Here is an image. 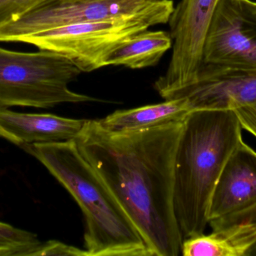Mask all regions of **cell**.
<instances>
[{"mask_svg":"<svg viewBox=\"0 0 256 256\" xmlns=\"http://www.w3.org/2000/svg\"><path fill=\"white\" fill-rule=\"evenodd\" d=\"M242 128L256 138V102L234 110Z\"/></svg>","mask_w":256,"mask_h":256,"instance_id":"d6986e66","label":"cell"},{"mask_svg":"<svg viewBox=\"0 0 256 256\" xmlns=\"http://www.w3.org/2000/svg\"><path fill=\"white\" fill-rule=\"evenodd\" d=\"M172 48L170 32L146 30L118 45L106 59L105 66H122L131 69L152 67Z\"/></svg>","mask_w":256,"mask_h":256,"instance_id":"5bb4252c","label":"cell"},{"mask_svg":"<svg viewBox=\"0 0 256 256\" xmlns=\"http://www.w3.org/2000/svg\"><path fill=\"white\" fill-rule=\"evenodd\" d=\"M256 242V225L243 222L184 239L180 252L184 256H246Z\"/></svg>","mask_w":256,"mask_h":256,"instance_id":"4fadbf2b","label":"cell"},{"mask_svg":"<svg viewBox=\"0 0 256 256\" xmlns=\"http://www.w3.org/2000/svg\"><path fill=\"white\" fill-rule=\"evenodd\" d=\"M184 98L190 111L236 110L256 102V68L202 65L192 84L164 99Z\"/></svg>","mask_w":256,"mask_h":256,"instance_id":"9c48e42d","label":"cell"},{"mask_svg":"<svg viewBox=\"0 0 256 256\" xmlns=\"http://www.w3.org/2000/svg\"><path fill=\"white\" fill-rule=\"evenodd\" d=\"M0 138H4V139L8 140V141H10V142L15 144V141L13 139V138L10 136L7 132H4L1 127H0Z\"/></svg>","mask_w":256,"mask_h":256,"instance_id":"44dd1931","label":"cell"},{"mask_svg":"<svg viewBox=\"0 0 256 256\" xmlns=\"http://www.w3.org/2000/svg\"><path fill=\"white\" fill-rule=\"evenodd\" d=\"M170 17L140 15L124 20L76 23L24 38L21 43L67 57L82 72L106 67L105 61L118 45L154 26L168 24Z\"/></svg>","mask_w":256,"mask_h":256,"instance_id":"5b68a950","label":"cell"},{"mask_svg":"<svg viewBox=\"0 0 256 256\" xmlns=\"http://www.w3.org/2000/svg\"><path fill=\"white\" fill-rule=\"evenodd\" d=\"M190 112L186 99L177 98L154 105L120 110L98 121L105 130L130 133L183 120Z\"/></svg>","mask_w":256,"mask_h":256,"instance_id":"7c38bea8","label":"cell"},{"mask_svg":"<svg viewBox=\"0 0 256 256\" xmlns=\"http://www.w3.org/2000/svg\"><path fill=\"white\" fill-rule=\"evenodd\" d=\"M26 3V0H0V27L22 16Z\"/></svg>","mask_w":256,"mask_h":256,"instance_id":"ac0fdd59","label":"cell"},{"mask_svg":"<svg viewBox=\"0 0 256 256\" xmlns=\"http://www.w3.org/2000/svg\"><path fill=\"white\" fill-rule=\"evenodd\" d=\"M81 73L74 63L57 53L20 52L0 47V107L50 108L97 101L69 89Z\"/></svg>","mask_w":256,"mask_h":256,"instance_id":"277c9868","label":"cell"},{"mask_svg":"<svg viewBox=\"0 0 256 256\" xmlns=\"http://www.w3.org/2000/svg\"><path fill=\"white\" fill-rule=\"evenodd\" d=\"M220 0H180L168 20L172 53L166 72L155 81L164 99L194 83L203 64L204 42Z\"/></svg>","mask_w":256,"mask_h":256,"instance_id":"52a82bcc","label":"cell"},{"mask_svg":"<svg viewBox=\"0 0 256 256\" xmlns=\"http://www.w3.org/2000/svg\"><path fill=\"white\" fill-rule=\"evenodd\" d=\"M234 110H198L184 117L174 165V216L183 240L203 234L220 175L242 138Z\"/></svg>","mask_w":256,"mask_h":256,"instance_id":"7a4b0ae2","label":"cell"},{"mask_svg":"<svg viewBox=\"0 0 256 256\" xmlns=\"http://www.w3.org/2000/svg\"><path fill=\"white\" fill-rule=\"evenodd\" d=\"M66 188L86 221L88 256H152L144 239L110 189L84 158L74 139L20 145Z\"/></svg>","mask_w":256,"mask_h":256,"instance_id":"3957f363","label":"cell"},{"mask_svg":"<svg viewBox=\"0 0 256 256\" xmlns=\"http://www.w3.org/2000/svg\"><path fill=\"white\" fill-rule=\"evenodd\" d=\"M256 204V152L242 140L224 165L210 200L208 224Z\"/></svg>","mask_w":256,"mask_h":256,"instance_id":"30bf717a","label":"cell"},{"mask_svg":"<svg viewBox=\"0 0 256 256\" xmlns=\"http://www.w3.org/2000/svg\"><path fill=\"white\" fill-rule=\"evenodd\" d=\"M88 256L85 249H79L57 240L40 243L30 256Z\"/></svg>","mask_w":256,"mask_h":256,"instance_id":"2e32d148","label":"cell"},{"mask_svg":"<svg viewBox=\"0 0 256 256\" xmlns=\"http://www.w3.org/2000/svg\"><path fill=\"white\" fill-rule=\"evenodd\" d=\"M40 243L34 233L0 221V256H30Z\"/></svg>","mask_w":256,"mask_h":256,"instance_id":"9a60e30c","label":"cell"},{"mask_svg":"<svg viewBox=\"0 0 256 256\" xmlns=\"http://www.w3.org/2000/svg\"><path fill=\"white\" fill-rule=\"evenodd\" d=\"M184 119L130 133H114L98 120H86L74 139L152 256H177L182 249L173 192L174 157Z\"/></svg>","mask_w":256,"mask_h":256,"instance_id":"6da1fadb","label":"cell"},{"mask_svg":"<svg viewBox=\"0 0 256 256\" xmlns=\"http://www.w3.org/2000/svg\"><path fill=\"white\" fill-rule=\"evenodd\" d=\"M251 3H252V7H254V9H255V11L256 12V2L255 1H251Z\"/></svg>","mask_w":256,"mask_h":256,"instance_id":"7402d4cb","label":"cell"},{"mask_svg":"<svg viewBox=\"0 0 256 256\" xmlns=\"http://www.w3.org/2000/svg\"><path fill=\"white\" fill-rule=\"evenodd\" d=\"M252 0H220L209 27L203 64L256 68V12Z\"/></svg>","mask_w":256,"mask_h":256,"instance_id":"ba28073f","label":"cell"},{"mask_svg":"<svg viewBox=\"0 0 256 256\" xmlns=\"http://www.w3.org/2000/svg\"><path fill=\"white\" fill-rule=\"evenodd\" d=\"M54 1H55V0H26L24 14L30 12V11L32 10V9H36V8L44 6V5L48 4V3H52V2Z\"/></svg>","mask_w":256,"mask_h":256,"instance_id":"ffe728a7","label":"cell"},{"mask_svg":"<svg viewBox=\"0 0 256 256\" xmlns=\"http://www.w3.org/2000/svg\"><path fill=\"white\" fill-rule=\"evenodd\" d=\"M243 222L254 224L256 227V204L240 213L209 222L208 225H210L212 230H218L224 227ZM246 256H256V242L250 249Z\"/></svg>","mask_w":256,"mask_h":256,"instance_id":"e0dca14e","label":"cell"},{"mask_svg":"<svg viewBox=\"0 0 256 256\" xmlns=\"http://www.w3.org/2000/svg\"><path fill=\"white\" fill-rule=\"evenodd\" d=\"M86 120L50 114L15 112L0 107V127L19 146L75 139Z\"/></svg>","mask_w":256,"mask_h":256,"instance_id":"8fae6325","label":"cell"},{"mask_svg":"<svg viewBox=\"0 0 256 256\" xmlns=\"http://www.w3.org/2000/svg\"><path fill=\"white\" fill-rule=\"evenodd\" d=\"M172 0H55L0 27V42H21L44 30L76 23L124 20L140 15L171 16Z\"/></svg>","mask_w":256,"mask_h":256,"instance_id":"8992f818","label":"cell"}]
</instances>
